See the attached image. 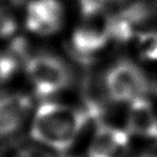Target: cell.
Masks as SVG:
<instances>
[{
	"label": "cell",
	"instance_id": "obj_1",
	"mask_svg": "<svg viewBox=\"0 0 157 157\" xmlns=\"http://www.w3.org/2000/svg\"><path fill=\"white\" fill-rule=\"evenodd\" d=\"M85 109L55 102H44L34 112L31 136L38 144L64 152L69 150L88 123Z\"/></svg>",
	"mask_w": 157,
	"mask_h": 157
},
{
	"label": "cell",
	"instance_id": "obj_2",
	"mask_svg": "<svg viewBox=\"0 0 157 157\" xmlns=\"http://www.w3.org/2000/svg\"><path fill=\"white\" fill-rule=\"evenodd\" d=\"M28 81L39 97L56 94L69 87L72 74L67 64L53 54H36L25 61Z\"/></svg>",
	"mask_w": 157,
	"mask_h": 157
},
{
	"label": "cell",
	"instance_id": "obj_3",
	"mask_svg": "<svg viewBox=\"0 0 157 157\" xmlns=\"http://www.w3.org/2000/svg\"><path fill=\"white\" fill-rule=\"evenodd\" d=\"M103 86L105 94L117 103H128L146 97L150 82L140 66L121 60L114 64L104 75Z\"/></svg>",
	"mask_w": 157,
	"mask_h": 157
},
{
	"label": "cell",
	"instance_id": "obj_4",
	"mask_svg": "<svg viewBox=\"0 0 157 157\" xmlns=\"http://www.w3.org/2000/svg\"><path fill=\"white\" fill-rule=\"evenodd\" d=\"M64 22V10L58 0H32L26 9V27L38 36L58 32Z\"/></svg>",
	"mask_w": 157,
	"mask_h": 157
},
{
	"label": "cell",
	"instance_id": "obj_5",
	"mask_svg": "<svg viewBox=\"0 0 157 157\" xmlns=\"http://www.w3.org/2000/svg\"><path fill=\"white\" fill-rule=\"evenodd\" d=\"M130 148V137L126 130L101 124L97 126L88 150V157H126Z\"/></svg>",
	"mask_w": 157,
	"mask_h": 157
},
{
	"label": "cell",
	"instance_id": "obj_6",
	"mask_svg": "<svg viewBox=\"0 0 157 157\" xmlns=\"http://www.w3.org/2000/svg\"><path fill=\"white\" fill-rule=\"evenodd\" d=\"M32 112V99L20 92H5L0 94V135L17 132Z\"/></svg>",
	"mask_w": 157,
	"mask_h": 157
},
{
	"label": "cell",
	"instance_id": "obj_7",
	"mask_svg": "<svg viewBox=\"0 0 157 157\" xmlns=\"http://www.w3.org/2000/svg\"><path fill=\"white\" fill-rule=\"evenodd\" d=\"M126 131L155 142L157 141V113L147 97H141L129 104Z\"/></svg>",
	"mask_w": 157,
	"mask_h": 157
},
{
	"label": "cell",
	"instance_id": "obj_8",
	"mask_svg": "<svg viewBox=\"0 0 157 157\" xmlns=\"http://www.w3.org/2000/svg\"><path fill=\"white\" fill-rule=\"evenodd\" d=\"M150 17V9L144 2H132L123 7L118 13L110 15V36L112 39L125 43L134 37L139 25L146 22Z\"/></svg>",
	"mask_w": 157,
	"mask_h": 157
},
{
	"label": "cell",
	"instance_id": "obj_9",
	"mask_svg": "<svg viewBox=\"0 0 157 157\" xmlns=\"http://www.w3.org/2000/svg\"><path fill=\"white\" fill-rule=\"evenodd\" d=\"M136 49L146 60H157V32L150 31L137 34Z\"/></svg>",
	"mask_w": 157,
	"mask_h": 157
},
{
	"label": "cell",
	"instance_id": "obj_10",
	"mask_svg": "<svg viewBox=\"0 0 157 157\" xmlns=\"http://www.w3.org/2000/svg\"><path fill=\"white\" fill-rule=\"evenodd\" d=\"M18 60L10 53H0V85L6 82L16 71Z\"/></svg>",
	"mask_w": 157,
	"mask_h": 157
},
{
	"label": "cell",
	"instance_id": "obj_11",
	"mask_svg": "<svg viewBox=\"0 0 157 157\" xmlns=\"http://www.w3.org/2000/svg\"><path fill=\"white\" fill-rule=\"evenodd\" d=\"M17 29V23L13 16L0 6V38L11 37Z\"/></svg>",
	"mask_w": 157,
	"mask_h": 157
},
{
	"label": "cell",
	"instance_id": "obj_12",
	"mask_svg": "<svg viewBox=\"0 0 157 157\" xmlns=\"http://www.w3.org/2000/svg\"><path fill=\"white\" fill-rule=\"evenodd\" d=\"M15 157H53L50 153H48L45 150L39 147H26L18 151Z\"/></svg>",
	"mask_w": 157,
	"mask_h": 157
},
{
	"label": "cell",
	"instance_id": "obj_13",
	"mask_svg": "<svg viewBox=\"0 0 157 157\" xmlns=\"http://www.w3.org/2000/svg\"><path fill=\"white\" fill-rule=\"evenodd\" d=\"M103 2H117V1H120V0H102Z\"/></svg>",
	"mask_w": 157,
	"mask_h": 157
},
{
	"label": "cell",
	"instance_id": "obj_14",
	"mask_svg": "<svg viewBox=\"0 0 157 157\" xmlns=\"http://www.w3.org/2000/svg\"><path fill=\"white\" fill-rule=\"evenodd\" d=\"M140 157H157L155 155H144V156H140Z\"/></svg>",
	"mask_w": 157,
	"mask_h": 157
}]
</instances>
